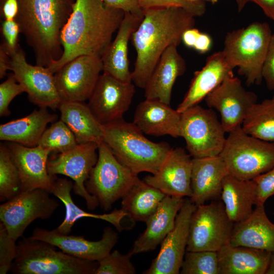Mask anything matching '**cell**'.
Instances as JSON below:
<instances>
[{"mask_svg":"<svg viewBox=\"0 0 274 274\" xmlns=\"http://www.w3.org/2000/svg\"><path fill=\"white\" fill-rule=\"evenodd\" d=\"M124 15V11L107 6L102 0H76L61 33L62 55L48 66L50 71L54 74L81 55L101 57Z\"/></svg>","mask_w":274,"mask_h":274,"instance_id":"6da1fadb","label":"cell"},{"mask_svg":"<svg viewBox=\"0 0 274 274\" xmlns=\"http://www.w3.org/2000/svg\"><path fill=\"white\" fill-rule=\"evenodd\" d=\"M143 11L131 37L136 52L132 82L142 89L165 50L172 45L178 46L183 32L195 24L194 16L182 8H152Z\"/></svg>","mask_w":274,"mask_h":274,"instance_id":"7a4b0ae2","label":"cell"},{"mask_svg":"<svg viewBox=\"0 0 274 274\" xmlns=\"http://www.w3.org/2000/svg\"><path fill=\"white\" fill-rule=\"evenodd\" d=\"M75 1L18 0L16 20L37 65L48 67L62 55L61 33Z\"/></svg>","mask_w":274,"mask_h":274,"instance_id":"3957f363","label":"cell"},{"mask_svg":"<svg viewBox=\"0 0 274 274\" xmlns=\"http://www.w3.org/2000/svg\"><path fill=\"white\" fill-rule=\"evenodd\" d=\"M102 141L123 165L138 175L155 174L172 150L166 142L154 143L133 123L121 119L101 125Z\"/></svg>","mask_w":274,"mask_h":274,"instance_id":"277c9868","label":"cell"},{"mask_svg":"<svg viewBox=\"0 0 274 274\" xmlns=\"http://www.w3.org/2000/svg\"><path fill=\"white\" fill-rule=\"evenodd\" d=\"M98 261L80 259L44 241L25 238L17 244L10 270L15 274H94Z\"/></svg>","mask_w":274,"mask_h":274,"instance_id":"5b68a950","label":"cell"},{"mask_svg":"<svg viewBox=\"0 0 274 274\" xmlns=\"http://www.w3.org/2000/svg\"><path fill=\"white\" fill-rule=\"evenodd\" d=\"M271 35L267 23L254 22L225 36L222 51L232 67L238 68L248 85H260L263 80L262 67Z\"/></svg>","mask_w":274,"mask_h":274,"instance_id":"8992f818","label":"cell"},{"mask_svg":"<svg viewBox=\"0 0 274 274\" xmlns=\"http://www.w3.org/2000/svg\"><path fill=\"white\" fill-rule=\"evenodd\" d=\"M229 174L253 180L274 167V144L247 133L242 126L228 133L220 154Z\"/></svg>","mask_w":274,"mask_h":274,"instance_id":"52a82bcc","label":"cell"},{"mask_svg":"<svg viewBox=\"0 0 274 274\" xmlns=\"http://www.w3.org/2000/svg\"><path fill=\"white\" fill-rule=\"evenodd\" d=\"M97 144L98 159L85 182V187L107 211L127 193L139 178L118 160L103 141Z\"/></svg>","mask_w":274,"mask_h":274,"instance_id":"ba28073f","label":"cell"},{"mask_svg":"<svg viewBox=\"0 0 274 274\" xmlns=\"http://www.w3.org/2000/svg\"><path fill=\"white\" fill-rule=\"evenodd\" d=\"M180 137L192 158L220 155L225 138L221 121L213 109L197 104L181 113Z\"/></svg>","mask_w":274,"mask_h":274,"instance_id":"9c48e42d","label":"cell"},{"mask_svg":"<svg viewBox=\"0 0 274 274\" xmlns=\"http://www.w3.org/2000/svg\"><path fill=\"white\" fill-rule=\"evenodd\" d=\"M234 224L221 200L197 206L190 219L186 251L217 252L229 243Z\"/></svg>","mask_w":274,"mask_h":274,"instance_id":"30bf717a","label":"cell"},{"mask_svg":"<svg viewBox=\"0 0 274 274\" xmlns=\"http://www.w3.org/2000/svg\"><path fill=\"white\" fill-rule=\"evenodd\" d=\"M46 190L37 188L21 191L0 206V220L9 235L16 241L37 219H49L59 207Z\"/></svg>","mask_w":274,"mask_h":274,"instance_id":"8fae6325","label":"cell"},{"mask_svg":"<svg viewBox=\"0 0 274 274\" xmlns=\"http://www.w3.org/2000/svg\"><path fill=\"white\" fill-rule=\"evenodd\" d=\"M97 159V143L78 144L74 148L48 159L47 170L51 176L59 174L71 178L74 182V193L85 199L89 210H94L99 205V202L88 192L85 182Z\"/></svg>","mask_w":274,"mask_h":274,"instance_id":"7c38bea8","label":"cell"},{"mask_svg":"<svg viewBox=\"0 0 274 274\" xmlns=\"http://www.w3.org/2000/svg\"><path fill=\"white\" fill-rule=\"evenodd\" d=\"M102 71L101 57L81 55L68 62L54 74L61 101L84 102L88 99Z\"/></svg>","mask_w":274,"mask_h":274,"instance_id":"4fadbf2b","label":"cell"},{"mask_svg":"<svg viewBox=\"0 0 274 274\" xmlns=\"http://www.w3.org/2000/svg\"><path fill=\"white\" fill-rule=\"evenodd\" d=\"M256 95L247 91L233 75L227 77L211 91L205 101L209 108L217 110L225 132L242 126L248 112L257 103Z\"/></svg>","mask_w":274,"mask_h":274,"instance_id":"5bb4252c","label":"cell"},{"mask_svg":"<svg viewBox=\"0 0 274 274\" xmlns=\"http://www.w3.org/2000/svg\"><path fill=\"white\" fill-rule=\"evenodd\" d=\"M10 70L27 93L29 100L40 108L58 109L61 102L53 74L48 67L28 63L19 47L11 57Z\"/></svg>","mask_w":274,"mask_h":274,"instance_id":"9a60e30c","label":"cell"},{"mask_svg":"<svg viewBox=\"0 0 274 274\" xmlns=\"http://www.w3.org/2000/svg\"><path fill=\"white\" fill-rule=\"evenodd\" d=\"M135 93L134 84L104 73L98 77L87 104L101 125L123 118Z\"/></svg>","mask_w":274,"mask_h":274,"instance_id":"2e32d148","label":"cell"},{"mask_svg":"<svg viewBox=\"0 0 274 274\" xmlns=\"http://www.w3.org/2000/svg\"><path fill=\"white\" fill-rule=\"evenodd\" d=\"M197 206L186 198L177 215L173 229L161 244L160 249L144 274H178L186 252L191 215Z\"/></svg>","mask_w":274,"mask_h":274,"instance_id":"e0dca14e","label":"cell"},{"mask_svg":"<svg viewBox=\"0 0 274 274\" xmlns=\"http://www.w3.org/2000/svg\"><path fill=\"white\" fill-rule=\"evenodd\" d=\"M31 238L48 243L63 252L80 259L99 261L111 251L118 241V234L112 228L106 227L101 238L90 241L83 236L62 234L56 229L48 230L37 228Z\"/></svg>","mask_w":274,"mask_h":274,"instance_id":"ac0fdd59","label":"cell"},{"mask_svg":"<svg viewBox=\"0 0 274 274\" xmlns=\"http://www.w3.org/2000/svg\"><path fill=\"white\" fill-rule=\"evenodd\" d=\"M182 148L172 149L158 170L143 180L165 195L178 197L192 195V158Z\"/></svg>","mask_w":274,"mask_h":274,"instance_id":"d6986e66","label":"cell"},{"mask_svg":"<svg viewBox=\"0 0 274 274\" xmlns=\"http://www.w3.org/2000/svg\"><path fill=\"white\" fill-rule=\"evenodd\" d=\"M7 145L20 177L22 191L41 188L51 193L56 179L47 170L51 152L38 145L28 147L13 142Z\"/></svg>","mask_w":274,"mask_h":274,"instance_id":"ffe728a7","label":"cell"},{"mask_svg":"<svg viewBox=\"0 0 274 274\" xmlns=\"http://www.w3.org/2000/svg\"><path fill=\"white\" fill-rule=\"evenodd\" d=\"M191 201L196 206L221 198L222 183L229 174L220 155L192 158Z\"/></svg>","mask_w":274,"mask_h":274,"instance_id":"44dd1931","label":"cell"},{"mask_svg":"<svg viewBox=\"0 0 274 274\" xmlns=\"http://www.w3.org/2000/svg\"><path fill=\"white\" fill-rule=\"evenodd\" d=\"M185 199L166 195L155 212L145 222L146 229L134 241L131 255L153 251L173 229Z\"/></svg>","mask_w":274,"mask_h":274,"instance_id":"7402d4cb","label":"cell"},{"mask_svg":"<svg viewBox=\"0 0 274 274\" xmlns=\"http://www.w3.org/2000/svg\"><path fill=\"white\" fill-rule=\"evenodd\" d=\"M233 68L223 51L209 56L203 67L194 73L188 90L176 109L177 111L181 113L198 104L227 77L233 75Z\"/></svg>","mask_w":274,"mask_h":274,"instance_id":"603a6c76","label":"cell"},{"mask_svg":"<svg viewBox=\"0 0 274 274\" xmlns=\"http://www.w3.org/2000/svg\"><path fill=\"white\" fill-rule=\"evenodd\" d=\"M181 114L157 99H146L136 107L133 123L144 133L180 137Z\"/></svg>","mask_w":274,"mask_h":274,"instance_id":"cb8c5ba5","label":"cell"},{"mask_svg":"<svg viewBox=\"0 0 274 274\" xmlns=\"http://www.w3.org/2000/svg\"><path fill=\"white\" fill-rule=\"evenodd\" d=\"M143 18L125 12L115 39L101 57L104 73L125 82H132L128 58V42Z\"/></svg>","mask_w":274,"mask_h":274,"instance_id":"d4e9b609","label":"cell"},{"mask_svg":"<svg viewBox=\"0 0 274 274\" xmlns=\"http://www.w3.org/2000/svg\"><path fill=\"white\" fill-rule=\"evenodd\" d=\"M177 46H169L160 58L144 88L146 99H157L170 105L174 84L186 69Z\"/></svg>","mask_w":274,"mask_h":274,"instance_id":"484cf974","label":"cell"},{"mask_svg":"<svg viewBox=\"0 0 274 274\" xmlns=\"http://www.w3.org/2000/svg\"><path fill=\"white\" fill-rule=\"evenodd\" d=\"M229 244L274 252V224L268 218L264 204L256 205L247 219L234 223Z\"/></svg>","mask_w":274,"mask_h":274,"instance_id":"4316f807","label":"cell"},{"mask_svg":"<svg viewBox=\"0 0 274 274\" xmlns=\"http://www.w3.org/2000/svg\"><path fill=\"white\" fill-rule=\"evenodd\" d=\"M271 253L228 244L217 251L219 274H265Z\"/></svg>","mask_w":274,"mask_h":274,"instance_id":"83f0119b","label":"cell"},{"mask_svg":"<svg viewBox=\"0 0 274 274\" xmlns=\"http://www.w3.org/2000/svg\"><path fill=\"white\" fill-rule=\"evenodd\" d=\"M57 115L47 108L35 110L28 115L0 125V140L28 147L38 145L48 124L55 121Z\"/></svg>","mask_w":274,"mask_h":274,"instance_id":"f1b7e54d","label":"cell"},{"mask_svg":"<svg viewBox=\"0 0 274 274\" xmlns=\"http://www.w3.org/2000/svg\"><path fill=\"white\" fill-rule=\"evenodd\" d=\"M73 182L66 178H58L54 181L51 193L60 200L65 208V218L56 228L57 231L62 234H69L75 223L80 218L84 217L106 221L112 224L119 231L125 229L122 225V221L125 217H128L125 211L121 208L115 209L107 214H96L83 210L72 199L71 192L73 189Z\"/></svg>","mask_w":274,"mask_h":274,"instance_id":"f546056e","label":"cell"},{"mask_svg":"<svg viewBox=\"0 0 274 274\" xmlns=\"http://www.w3.org/2000/svg\"><path fill=\"white\" fill-rule=\"evenodd\" d=\"M221 198L230 220L234 223L243 221L255 206V183L253 180H241L228 174L223 181Z\"/></svg>","mask_w":274,"mask_h":274,"instance_id":"4dcf8cb0","label":"cell"},{"mask_svg":"<svg viewBox=\"0 0 274 274\" xmlns=\"http://www.w3.org/2000/svg\"><path fill=\"white\" fill-rule=\"evenodd\" d=\"M60 120L74 134L78 144L102 141L101 124L84 102L62 101L58 108Z\"/></svg>","mask_w":274,"mask_h":274,"instance_id":"1f68e13d","label":"cell"},{"mask_svg":"<svg viewBox=\"0 0 274 274\" xmlns=\"http://www.w3.org/2000/svg\"><path fill=\"white\" fill-rule=\"evenodd\" d=\"M166 195L139 179L121 198L122 209L132 221L146 222Z\"/></svg>","mask_w":274,"mask_h":274,"instance_id":"d6a6232c","label":"cell"},{"mask_svg":"<svg viewBox=\"0 0 274 274\" xmlns=\"http://www.w3.org/2000/svg\"><path fill=\"white\" fill-rule=\"evenodd\" d=\"M242 127L247 133L274 144V100L265 99L254 105Z\"/></svg>","mask_w":274,"mask_h":274,"instance_id":"836d02e7","label":"cell"},{"mask_svg":"<svg viewBox=\"0 0 274 274\" xmlns=\"http://www.w3.org/2000/svg\"><path fill=\"white\" fill-rule=\"evenodd\" d=\"M22 191L18 170L7 144L0 146V200H8Z\"/></svg>","mask_w":274,"mask_h":274,"instance_id":"e575fe53","label":"cell"},{"mask_svg":"<svg viewBox=\"0 0 274 274\" xmlns=\"http://www.w3.org/2000/svg\"><path fill=\"white\" fill-rule=\"evenodd\" d=\"M76 138L61 120L54 122L43 132L38 146L50 152L60 153L70 150L77 145Z\"/></svg>","mask_w":274,"mask_h":274,"instance_id":"d590c367","label":"cell"},{"mask_svg":"<svg viewBox=\"0 0 274 274\" xmlns=\"http://www.w3.org/2000/svg\"><path fill=\"white\" fill-rule=\"evenodd\" d=\"M180 273L182 274H219L217 252L186 251Z\"/></svg>","mask_w":274,"mask_h":274,"instance_id":"8d00e7d4","label":"cell"},{"mask_svg":"<svg viewBox=\"0 0 274 274\" xmlns=\"http://www.w3.org/2000/svg\"><path fill=\"white\" fill-rule=\"evenodd\" d=\"M131 256L129 252L123 254L118 250L111 251L98 261L94 274H134L136 270L130 261Z\"/></svg>","mask_w":274,"mask_h":274,"instance_id":"74e56055","label":"cell"},{"mask_svg":"<svg viewBox=\"0 0 274 274\" xmlns=\"http://www.w3.org/2000/svg\"><path fill=\"white\" fill-rule=\"evenodd\" d=\"M139 4L143 10L152 8H180L194 17L202 15L206 10V4L202 0L196 2L188 0H139Z\"/></svg>","mask_w":274,"mask_h":274,"instance_id":"f35d334b","label":"cell"},{"mask_svg":"<svg viewBox=\"0 0 274 274\" xmlns=\"http://www.w3.org/2000/svg\"><path fill=\"white\" fill-rule=\"evenodd\" d=\"M16 241L9 234L2 223L0 224V273L6 274L10 270L17 252Z\"/></svg>","mask_w":274,"mask_h":274,"instance_id":"ab89813d","label":"cell"},{"mask_svg":"<svg viewBox=\"0 0 274 274\" xmlns=\"http://www.w3.org/2000/svg\"><path fill=\"white\" fill-rule=\"evenodd\" d=\"M25 92L24 88L15 78L13 73L0 84V116L10 115L9 106L18 95Z\"/></svg>","mask_w":274,"mask_h":274,"instance_id":"60d3db41","label":"cell"},{"mask_svg":"<svg viewBox=\"0 0 274 274\" xmlns=\"http://www.w3.org/2000/svg\"><path fill=\"white\" fill-rule=\"evenodd\" d=\"M1 31L3 43L1 46L11 57L18 50L19 33H21L19 24L15 20H3L2 22Z\"/></svg>","mask_w":274,"mask_h":274,"instance_id":"b9f144b4","label":"cell"},{"mask_svg":"<svg viewBox=\"0 0 274 274\" xmlns=\"http://www.w3.org/2000/svg\"><path fill=\"white\" fill-rule=\"evenodd\" d=\"M255 183V206L264 204L274 195V167L253 179Z\"/></svg>","mask_w":274,"mask_h":274,"instance_id":"7bdbcfd3","label":"cell"},{"mask_svg":"<svg viewBox=\"0 0 274 274\" xmlns=\"http://www.w3.org/2000/svg\"><path fill=\"white\" fill-rule=\"evenodd\" d=\"M267 88L274 90V33H272L262 70Z\"/></svg>","mask_w":274,"mask_h":274,"instance_id":"ee69618b","label":"cell"},{"mask_svg":"<svg viewBox=\"0 0 274 274\" xmlns=\"http://www.w3.org/2000/svg\"><path fill=\"white\" fill-rule=\"evenodd\" d=\"M108 6L121 10L143 18L144 11L140 7L139 0H102Z\"/></svg>","mask_w":274,"mask_h":274,"instance_id":"f6af8a7d","label":"cell"},{"mask_svg":"<svg viewBox=\"0 0 274 274\" xmlns=\"http://www.w3.org/2000/svg\"><path fill=\"white\" fill-rule=\"evenodd\" d=\"M19 11L18 0H1V16L3 20H15Z\"/></svg>","mask_w":274,"mask_h":274,"instance_id":"bcb514c9","label":"cell"},{"mask_svg":"<svg viewBox=\"0 0 274 274\" xmlns=\"http://www.w3.org/2000/svg\"><path fill=\"white\" fill-rule=\"evenodd\" d=\"M211 44L212 40L210 36L207 34L200 32L193 48L200 53H203L210 50Z\"/></svg>","mask_w":274,"mask_h":274,"instance_id":"7dc6e473","label":"cell"},{"mask_svg":"<svg viewBox=\"0 0 274 274\" xmlns=\"http://www.w3.org/2000/svg\"><path fill=\"white\" fill-rule=\"evenodd\" d=\"M250 1L256 4L267 17L274 20V0H250Z\"/></svg>","mask_w":274,"mask_h":274,"instance_id":"c3c4849f","label":"cell"},{"mask_svg":"<svg viewBox=\"0 0 274 274\" xmlns=\"http://www.w3.org/2000/svg\"><path fill=\"white\" fill-rule=\"evenodd\" d=\"M200 32L195 28L186 30L182 35V41L189 47L193 48L198 36Z\"/></svg>","mask_w":274,"mask_h":274,"instance_id":"681fc988","label":"cell"},{"mask_svg":"<svg viewBox=\"0 0 274 274\" xmlns=\"http://www.w3.org/2000/svg\"><path fill=\"white\" fill-rule=\"evenodd\" d=\"M11 58L2 46H0V78L3 79L10 70Z\"/></svg>","mask_w":274,"mask_h":274,"instance_id":"f907efd6","label":"cell"},{"mask_svg":"<svg viewBox=\"0 0 274 274\" xmlns=\"http://www.w3.org/2000/svg\"><path fill=\"white\" fill-rule=\"evenodd\" d=\"M265 274H274V252L271 253L268 266Z\"/></svg>","mask_w":274,"mask_h":274,"instance_id":"816d5d0a","label":"cell"},{"mask_svg":"<svg viewBox=\"0 0 274 274\" xmlns=\"http://www.w3.org/2000/svg\"><path fill=\"white\" fill-rule=\"evenodd\" d=\"M237 6L238 12L241 11L243 8L245 7L246 5L249 2H250V0H235Z\"/></svg>","mask_w":274,"mask_h":274,"instance_id":"f5cc1de1","label":"cell"},{"mask_svg":"<svg viewBox=\"0 0 274 274\" xmlns=\"http://www.w3.org/2000/svg\"><path fill=\"white\" fill-rule=\"evenodd\" d=\"M202 1H204V0H202ZM205 1H209V2H211L213 4H215L216 2H217V1H218V0H205Z\"/></svg>","mask_w":274,"mask_h":274,"instance_id":"db71d44e","label":"cell"},{"mask_svg":"<svg viewBox=\"0 0 274 274\" xmlns=\"http://www.w3.org/2000/svg\"><path fill=\"white\" fill-rule=\"evenodd\" d=\"M188 1H192V2H196V1H198L200 0H188Z\"/></svg>","mask_w":274,"mask_h":274,"instance_id":"11a10c76","label":"cell"},{"mask_svg":"<svg viewBox=\"0 0 274 274\" xmlns=\"http://www.w3.org/2000/svg\"><path fill=\"white\" fill-rule=\"evenodd\" d=\"M272 99H273L274 100V94H273V96L272 97Z\"/></svg>","mask_w":274,"mask_h":274,"instance_id":"9f6ffc18","label":"cell"}]
</instances>
